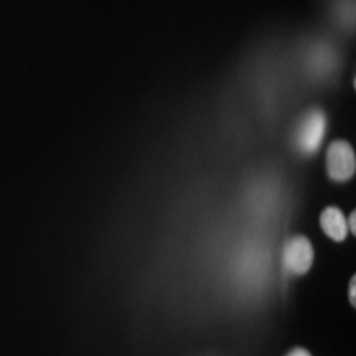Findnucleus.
<instances>
[{"label":"nucleus","instance_id":"nucleus-1","mask_svg":"<svg viewBox=\"0 0 356 356\" xmlns=\"http://www.w3.org/2000/svg\"><path fill=\"white\" fill-rule=\"evenodd\" d=\"M327 132V118L320 109L304 114L293 132V145L302 155H314L322 145Z\"/></svg>","mask_w":356,"mask_h":356},{"label":"nucleus","instance_id":"nucleus-2","mask_svg":"<svg viewBox=\"0 0 356 356\" xmlns=\"http://www.w3.org/2000/svg\"><path fill=\"white\" fill-rule=\"evenodd\" d=\"M314 264V248L305 236H293L282 249V266L289 274L302 275Z\"/></svg>","mask_w":356,"mask_h":356},{"label":"nucleus","instance_id":"nucleus-3","mask_svg":"<svg viewBox=\"0 0 356 356\" xmlns=\"http://www.w3.org/2000/svg\"><path fill=\"white\" fill-rule=\"evenodd\" d=\"M356 157L348 142L335 140L327 150V172L332 180L346 181L355 175Z\"/></svg>","mask_w":356,"mask_h":356},{"label":"nucleus","instance_id":"nucleus-4","mask_svg":"<svg viewBox=\"0 0 356 356\" xmlns=\"http://www.w3.org/2000/svg\"><path fill=\"white\" fill-rule=\"evenodd\" d=\"M320 226H322L323 233L337 243L345 241L346 236H348L346 218L343 215V211L337 207L325 208L322 215H320Z\"/></svg>","mask_w":356,"mask_h":356},{"label":"nucleus","instance_id":"nucleus-5","mask_svg":"<svg viewBox=\"0 0 356 356\" xmlns=\"http://www.w3.org/2000/svg\"><path fill=\"white\" fill-rule=\"evenodd\" d=\"M355 287H356V279L351 277L350 287H348V299H350V304L353 305V307L356 305V291H355Z\"/></svg>","mask_w":356,"mask_h":356},{"label":"nucleus","instance_id":"nucleus-6","mask_svg":"<svg viewBox=\"0 0 356 356\" xmlns=\"http://www.w3.org/2000/svg\"><path fill=\"white\" fill-rule=\"evenodd\" d=\"M287 356H312V355L304 348H293L292 351H289Z\"/></svg>","mask_w":356,"mask_h":356},{"label":"nucleus","instance_id":"nucleus-7","mask_svg":"<svg viewBox=\"0 0 356 356\" xmlns=\"http://www.w3.org/2000/svg\"><path fill=\"white\" fill-rule=\"evenodd\" d=\"M355 213H351L350 218H346V225H348V231L351 234L356 233V228H355Z\"/></svg>","mask_w":356,"mask_h":356}]
</instances>
